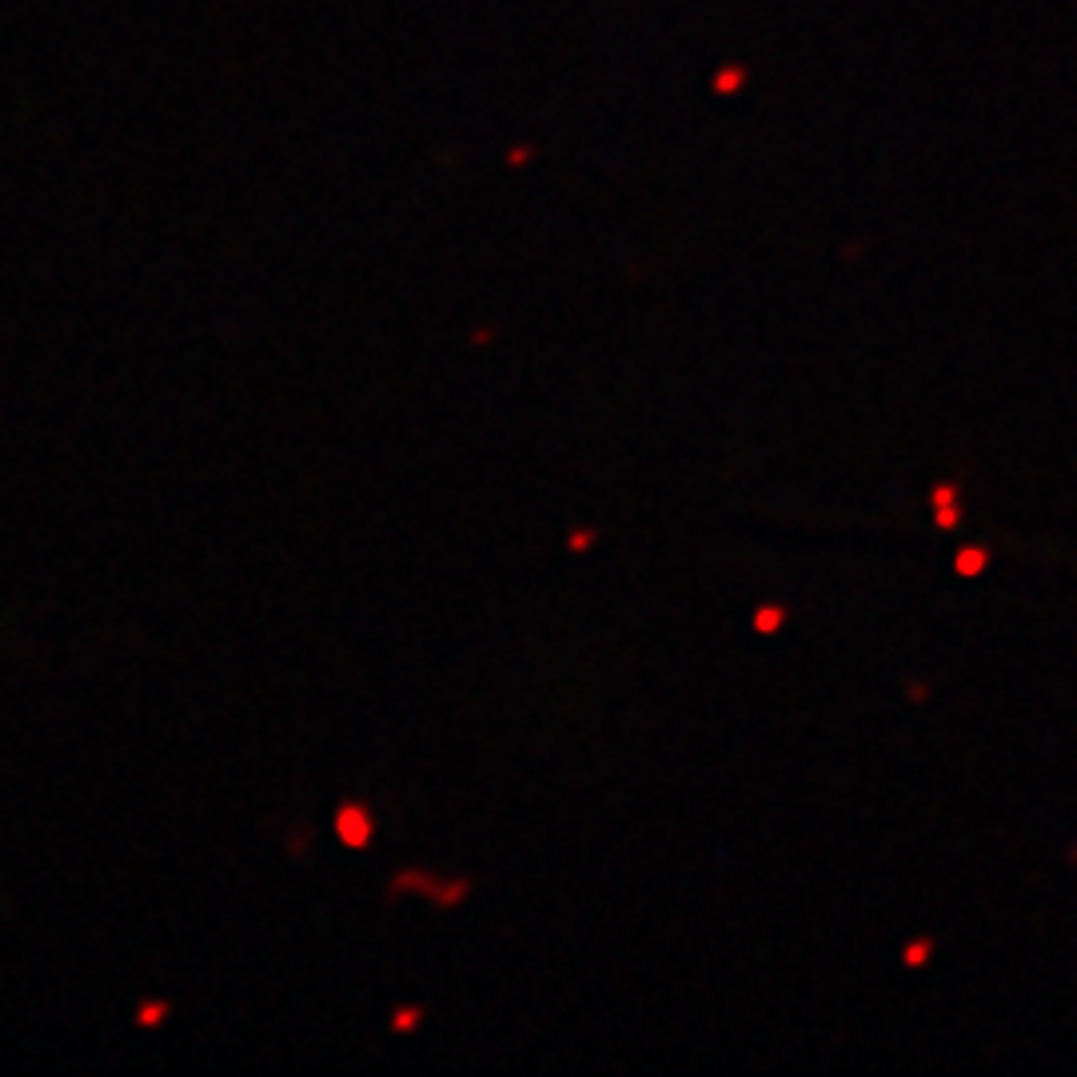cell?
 Instances as JSON below:
<instances>
[{
    "label": "cell",
    "mask_w": 1077,
    "mask_h": 1077,
    "mask_svg": "<svg viewBox=\"0 0 1077 1077\" xmlns=\"http://www.w3.org/2000/svg\"><path fill=\"white\" fill-rule=\"evenodd\" d=\"M336 838L348 850H356V854H363L371 846V838H375V814H371V806L363 798H344L336 806Z\"/></svg>",
    "instance_id": "1"
},
{
    "label": "cell",
    "mask_w": 1077,
    "mask_h": 1077,
    "mask_svg": "<svg viewBox=\"0 0 1077 1077\" xmlns=\"http://www.w3.org/2000/svg\"><path fill=\"white\" fill-rule=\"evenodd\" d=\"M168 1018V1002H144L140 1010H136V1022L140 1026H160Z\"/></svg>",
    "instance_id": "2"
},
{
    "label": "cell",
    "mask_w": 1077,
    "mask_h": 1077,
    "mask_svg": "<svg viewBox=\"0 0 1077 1077\" xmlns=\"http://www.w3.org/2000/svg\"><path fill=\"white\" fill-rule=\"evenodd\" d=\"M419 1022H423V1010H419V1006H403V1010H395V1018H391V1026H395L399 1034L415 1030Z\"/></svg>",
    "instance_id": "3"
}]
</instances>
